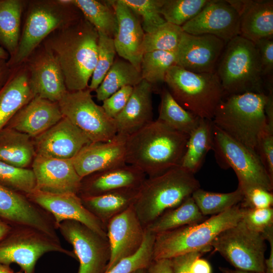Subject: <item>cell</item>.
<instances>
[{"label":"cell","instance_id":"obj_28","mask_svg":"<svg viewBox=\"0 0 273 273\" xmlns=\"http://www.w3.org/2000/svg\"><path fill=\"white\" fill-rule=\"evenodd\" d=\"M35 96L25 63L11 68L7 80L0 88V131Z\"/></svg>","mask_w":273,"mask_h":273},{"label":"cell","instance_id":"obj_45","mask_svg":"<svg viewBox=\"0 0 273 273\" xmlns=\"http://www.w3.org/2000/svg\"><path fill=\"white\" fill-rule=\"evenodd\" d=\"M243 220L251 230L262 234L273 226V208L251 209L243 208Z\"/></svg>","mask_w":273,"mask_h":273},{"label":"cell","instance_id":"obj_56","mask_svg":"<svg viewBox=\"0 0 273 273\" xmlns=\"http://www.w3.org/2000/svg\"><path fill=\"white\" fill-rule=\"evenodd\" d=\"M218 269L221 273H260L253 271L241 270L236 269H234L229 267L222 266L219 267Z\"/></svg>","mask_w":273,"mask_h":273},{"label":"cell","instance_id":"obj_54","mask_svg":"<svg viewBox=\"0 0 273 273\" xmlns=\"http://www.w3.org/2000/svg\"><path fill=\"white\" fill-rule=\"evenodd\" d=\"M11 71L7 60L0 59V88L7 80Z\"/></svg>","mask_w":273,"mask_h":273},{"label":"cell","instance_id":"obj_52","mask_svg":"<svg viewBox=\"0 0 273 273\" xmlns=\"http://www.w3.org/2000/svg\"><path fill=\"white\" fill-rule=\"evenodd\" d=\"M262 235L270 246L269 256L264 262L265 273H273V226L265 230Z\"/></svg>","mask_w":273,"mask_h":273},{"label":"cell","instance_id":"obj_14","mask_svg":"<svg viewBox=\"0 0 273 273\" xmlns=\"http://www.w3.org/2000/svg\"><path fill=\"white\" fill-rule=\"evenodd\" d=\"M0 217L11 226L38 230L59 240L53 216L26 195L0 185Z\"/></svg>","mask_w":273,"mask_h":273},{"label":"cell","instance_id":"obj_23","mask_svg":"<svg viewBox=\"0 0 273 273\" xmlns=\"http://www.w3.org/2000/svg\"><path fill=\"white\" fill-rule=\"evenodd\" d=\"M116 14L118 28L113 38L116 53L141 71L145 32L137 15L121 0L107 1Z\"/></svg>","mask_w":273,"mask_h":273},{"label":"cell","instance_id":"obj_57","mask_svg":"<svg viewBox=\"0 0 273 273\" xmlns=\"http://www.w3.org/2000/svg\"><path fill=\"white\" fill-rule=\"evenodd\" d=\"M10 265L0 263V273H14Z\"/></svg>","mask_w":273,"mask_h":273},{"label":"cell","instance_id":"obj_34","mask_svg":"<svg viewBox=\"0 0 273 273\" xmlns=\"http://www.w3.org/2000/svg\"><path fill=\"white\" fill-rule=\"evenodd\" d=\"M141 71L123 59L117 58L95 90L98 101L103 102L120 88L134 87L142 80Z\"/></svg>","mask_w":273,"mask_h":273},{"label":"cell","instance_id":"obj_39","mask_svg":"<svg viewBox=\"0 0 273 273\" xmlns=\"http://www.w3.org/2000/svg\"><path fill=\"white\" fill-rule=\"evenodd\" d=\"M183 32L181 27L165 22L152 32L145 33L142 46L143 53L157 51H176Z\"/></svg>","mask_w":273,"mask_h":273},{"label":"cell","instance_id":"obj_42","mask_svg":"<svg viewBox=\"0 0 273 273\" xmlns=\"http://www.w3.org/2000/svg\"><path fill=\"white\" fill-rule=\"evenodd\" d=\"M98 56L88 88L95 91L112 65L116 54L113 38L98 32Z\"/></svg>","mask_w":273,"mask_h":273},{"label":"cell","instance_id":"obj_12","mask_svg":"<svg viewBox=\"0 0 273 273\" xmlns=\"http://www.w3.org/2000/svg\"><path fill=\"white\" fill-rule=\"evenodd\" d=\"M91 92L88 88L67 92L58 102L61 112L91 142L110 141L117 133L115 121L95 103Z\"/></svg>","mask_w":273,"mask_h":273},{"label":"cell","instance_id":"obj_1","mask_svg":"<svg viewBox=\"0 0 273 273\" xmlns=\"http://www.w3.org/2000/svg\"><path fill=\"white\" fill-rule=\"evenodd\" d=\"M99 34L83 17L58 28L42 42L58 61L68 92L88 87L98 56Z\"/></svg>","mask_w":273,"mask_h":273},{"label":"cell","instance_id":"obj_48","mask_svg":"<svg viewBox=\"0 0 273 273\" xmlns=\"http://www.w3.org/2000/svg\"><path fill=\"white\" fill-rule=\"evenodd\" d=\"M245 208L259 209L272 207L273 194L271 192L261 188H254L243 194V198L240 203Z\"/></svg>","mask_w":273,"mask_h":273},{"label":"cell","instance_id":"obj_8","mask_svg":"<svg viewBox=\"0 0 273 273\" xmlns=\"http://www.w3.org/2000/svg\"><path fill=\"white\" fill-rule=\"evenodd\" d=\"M164 82L183 108L202 119L212 120L225 96L215 72L198 73L175 65L168 70Z\"/></svg>","mask_w":273,"mask_h":273},{"label":"cell","instance_id":"obj_50","mask_svg":"<svg viewBox=\"0 0 273 273\" xmlns=\"http://www.w3.org/2000/svg\"><path fill=\"white\" fill-rule=\"evenodd\" d=\"M212 248H208L174 257L171 259L173 273H190V266L196 258L201 257L204 253Z\"/></svg>","mask_w":273,"mask_h":273},{"label":"cell","instance_id":"obj_46","mask_svg":"<svg viewBox=\"0 0 273 273\" xmlns=\"http://www.w3.org/2000/svg\"><path fill=\"white\" fill-rule=\"evenodd\" d=\"M259 55L265 84L273 80V39L265 38L254 43Z\"/></svg>","mask_w":273,"mask_h":273},{"label":"cell","instance_id":"obj_3","mask_svg":"<svg viewBox=\"0 0 273 273\" xmlns=\"http://www.w3.org/2000/svg\"><path fill=\"white\" fill-rule=\"evenodd\" d=\"M267 94L248 92L228 95L217 106L213 124L230 137L257 153L259 141L273 131L265 113Z\"/></svg>","mask_w":273,"mask_h":273},{"label":"cell","instance_id":"obj_6","mask_svg":"<svg viewBox=\"0 0 273 273\" xmlns=\"http://www.w3.org/2000/svg\"><path fill=\"white\" fill-rule=\"evenodd\" d=\"M243 214V208L239 204L200 223L155 234L153 260L171 259L212 248L210 245L214 238L242 220Z\"/></svg>","mask_w":273,"mask_h":273},{"label":"cell","instance_id":"obj_40","mask_svg":"<svg viewBox=\"0 0 273 273\" xmlns=\"http://www.w3.org/2000/svg\"><path fill=\"white\" fill-rule=\"evenodd\" d=\"M210 0H164L160 14L166 22L181 27L195 17Z\"/></svg>","mask_w":273,"mask_h":273},{"label":"cell","instance_id":"obj_55","mask_svg":"<svg viewBox=\"0 0 273 273\" xmlns=\"http://www.w3.org/2000/svg\"><path fill=\"white\" fill-rule=\"evenodd\" d=\"M11 229L12 226L0 217V240L8 234Z\"/></svg>","mask_w":273,"mask_h":273},{"label":"cell","instance_id":"obj_25","mask_svg":"<svg viewBox=\"0 0 273 273\" xmlns=\"http://www.w3.org/2000/svg\"><path fill=\"white\" fill-rule=\"evenodd\" d=\"M240 18V35L254 43L273 39L272 0H227Z\"/></svg>","mask_w":273,"mask_h":273},{"label":"cell","instance_id":"obj_51","mask_svg":"<svg viewBox=\"0 0 273 273\" xmlns=\"http://www.w3.org/2000/svg\"><path fill=\"white\" fill-rule=\"evenodd\" d=\"M148 273H173L171 259L153 260L147 267Z\"/></svg>","mask_w":273,"mask_h":273},{"label":"cell","instance_id":"obj_19","mask_svg":"<svg viewBox=\"0 0 273 273\" xmlns=\"http://www.w3.org/2000/svg\"><path fill=\"white\" fill-rule=\"evenodd\" d=\"M106 230L111 254L106 271L139 251L144 240L146 228L132 206L112 218L107 223Z\"/></svg>","mask_w":273,"mask_h":273},{"label":"cell","instance_id":"obj_49","mask_svg":"<svg viewBox=\"0 0 273 273\" xmlns=\"http://www.w3.org/2000/svg\"><path fill=\"white\" fill-rule=\"evenodd\" d=\"M257 153L268 174L273 179V131H268L261 138Z\"/></svg>","mask_w":273,"mask_h":273},{"label":"cell","instance_id":"obj_24","mask_svg":"<svg viewBox=\"0 0 273 273\" xmlns=\"http://www.w3.org/2000/svg\"><path fill=\"white\" fill-rule=\"evenodd\" d=\"M63 117L58 102L35 96L17 111L6 126L33 139L54 125Z\"/></svg>","mask_w":273,"mask_h":273},{"label":"cell","instance_id":"obj_21","mask_svg":"<svg viewBox=\"0 0 273 273\" xmlns=\"http://www.w3.org/2000/svg\"><path fill=\"white\" fill-rule=\"evenodd\" d=\"M32 169L36 179L35 189L54 194H78L82 178L71 159H61L36 155Z\"/></svg>","mask_w":273,"mask_h":273},{"label":"cell","instance_id":"obj_15","mask_svg":"<svg viewBox=\"0 0 273 273\" xmlns=\"http://www.w3.org/2000/svg\"><path fill=\"white\" fill-rule=\"evenodd\" d=\"M24 63L35 96L58 102L68 92L58 61L42 43L31 53Z\"/></svg>","mask_w":273,"mask_h":273},{"label":"cell","instance_id":"obj_2","mask_svg":"<svg viewBox=\"0 0 273 273\" xmlns=\"http://www.w3.org/2000/svg\"><path fill=\"white\" fill-rule=\"evenodd\" d=\"M189 135L153 120L126 137L125 160L150 177L180 166Z\"/></svg>","mask_w":273,"mask_h":273},{"label":"cell","instance_id":"obj_26","mask_svg":"<svg viewBox=\"0 0 273 273\" xmlns=\"http://www.w3.org/2000/svg\"><path fill=\"white\" fill-rule=\"evenodd\" d=\"M147 178L137 167L125 164L82 178L79 197L92 196L126 188H140Z\"/></svg>","mask_w":273,"mask_h":273},{"label":"cell","instance_id":"obj_33","mask_svg":"<svg viewBox=\"0 0 273 273\" xmlns=\"http://www.w3.org/2000/svg\"><path fill=\"white\" fill-rule=\"evenodd\" d=\"M207 219L201 212L192 197L178 206L163 212L146 229L157 234L185 225L198 223Z\"/></svg>","mask_w":273,"mask_h":273},{"label":"cell","instance_id":"obj_32","mask_svg":"<svg viewBox=\"0 0 273 273\" xmlns=\"http://www.w3.org/2000/svg\"><path fill=\"white\" fill-rule=\"evenodd\" d=\"M25 2L0 0V46L10 57L14 55L18 46Z\"/></svg>","mask_w":273,"mask_h":273},{"label":"cell","instance_id":"obj_20","mask_svg":"<svg viewBox=\"0 0 273 273\" xmlns=\"http://www.w3.org/2000/svg\"><path fill=\"white\" fill-rule=\"evenodd\" d=\"M33 141L36 155L61 159H72L91 143L80 129L64 116Z\"/></svg>","mask_w":273,"mask_h":273},{"label":"cell","instance_id":"obj_16","mask_svg":"<svg viewBox=\"0 0 273 273\" xmlns=\"http://www.w3.org/2000/svg\"><path fill=\"white\" fill-rule=\"evenodd\" d=\"M181 28L191 34L214 35L226 43L240 35L239 15L227 0H210L195 17L183 25Z\"/></svg>","mask_w":273,"mask_h":273},{"label":"cell","instance_id":"obj_60","mask_svg":"<svg viewBox=\"0 0 273 273\" xmlns=\"http://www.w3.org/2000/svg\"><path fill=\"white\" fill-rule=\"evenodd\" d=\"M14 273H23V272L21 270L19 271L14 272Z\"/></svg>","mask_w":273,"mask_h":273},{"label":"cell","instance_id":"obj_47","mask_svg":"<svg viewBox=\"0 0 273 273\" xmlns=\"http://www.w3.org/2000/svg\"><path fill=\"white\" fill-rule=\"evenodd\" d=\"M133 87L126 86L104 100L102 107L106 113L115 119L123 110L132 92Z\"/></svg>","mask_w":273,"mask_h":273},{"label":"cell","instance_id":"obj_7","mask_svg":"<svg viewBox=\"0 0 273 273\" xmlns=\"http://www.w3.org/2000/svg\"><path fill=\"white\" fill-rule=\"evenodd\" d=\"M215 73L224 95L264 93L259 55L255 44L238 35L228 42Z\"/></svg>","mask_w":273,"mask_h":273},{"label":"cell","instance_id":"obj_13","mask_svg":"<svg viewBox=\"0 0 273 273\" xmlns=\"http://www.w3.org/2000/svg\"><path fill=\"white\" fill-rule=\"evenodd\" d=\"M57 230L73 247L79 262L77 273H105L111 254L107 238L72 220L62 221Z\"/></svg>","mask_w":273,"mask_h":273},{"label":"cell","instance_id":"obj_27","mask_svg":"<svg viewBox=\"0 0 273 273\" xmlns=\"http://www.w3.org/2000/svg\"><path fill=\"white\" fill-rule=\"evenodd\" d=\"M153 86L144 79L133 87L126 106L114 119L117 134L127 137L153 121Z\"/></svg>","mask_w":273,"mask_h":273},{"label":"cell","instance_id":"obj_31","mask_svg":"<svg viewBox=\"0 0 273 273\" xmlns=\"http://www.w3.org/2000/svg\"><path fill=\"white\" fill-rule=\"evenodd\" d=\"M213 124L211 120L201 118L189 134L180 166L192 173L201 167L208 152L213 146Z\"/></svg>","mask_w":273,"mask_h":273},{"label":"cell","instance_id":"obj_35","mask_svg":"<svg viewBox=\"0 0 273 273\" xmlns=\"http://www.w3.org/2000/svg\"><path fill=\"white\" fill-rule=\"evenodd\" d=\"M160 100L157 119L176 131L189 135L201 118L183 108L167 88L161 90Z\"/></svg>","mask_w":273,"mask_h":273},{"label":"cell","instance_id":"obj_10","mask_svg":"<svg viewBox=\"0 0 273 273\" xmlns=\"http://www.w3.org/2000/svg\"><path fill=\"white\" fill-rule=\"evenodd\" d=\"M58 252L76 258L64 248L60 240L33 228L12 226L0 240V263L18 264L23 273H34L37 260L44 254Z\"/></svg>","mask_w":273,"mask_h":273},{"label":"cell","instance_id":"obj_30","mask_svg":"<svg viewBox=\"0 0 273 273\" xmlns=\"http://www.w3.org/2000/svg\"><path fill=\"white\" fill-rule=\"evenodd\" d=\"M35 155L33 141L28 135L7 126L0 131V161L27 168Z\"/></svg>","mask_w":273,"mask_h":273},{"label":"cell","instance_id":"obj_22","mask_svg":"<svg viewBox=\"0 0 273 273\" xmlns=\"http://www.w3.org/2000/svg\"><path fill=\"white\" fill-rule=\"evenodd\" d=\"M126 137L117 134L106 142H91L72 159L74 168L83 178L94 173L126 164Z\"/></svg>","mask_w":273,"mask_h":273},{"label":"cell","instance_id":"obj_36","mask_svg":"<svg viewBox=\"0 0 273 273\" xmlns=\"http://www.w3.org/2000/svg\"><path fill=\"white\" fill-rule=\"evenodd\" d=\"M73 4L98 32L114 37L118 28L117 19L107 1L73 0Z\"/></svg>","mask_w":273,"mask_h":273},{"label":"cell","instance_id":"obj_5","mask_svg":"<svg viewBox=\"0 0 273 273\" xmlns=\"http://www.w3.org/2000/svg\"><path fill=\"white\" fill-rule=\"evenodd\" d=\"M200 188L194 174L181 166L158 175L147 177L133 205L142 225L146 228L166 210L174 208Z\"/></svg>","mask_w":273,"mask_h":273},{"label":"cell","instance_id":"obj_38","mask_svg":"<svg viewBox=\"0 0 273 273\" xmlns=\"http://www.w3.org/2000/svg\"><path fill=\"white\" fill-rule=\"evenodd\" d=\"M176 64V51H157L145 53L141 65L142 79L153 86L164 82L168 70Z\"/></svg>","mask_w":273,"mask_h":273},{"label":"cell","instance_id":"obj_53","mask_svg":"<svg viewBox=\"0 0 273 273\" xmlns=\"http://www.w3.org/2000/svg\"><path fill=\"white\" fill-rule=\"evenodd\" d=\"M190 273H212L211 266L207 260L199 257L192 263Z\"/></svg>","mask_w":273,"mask_h":273},{"label":"cell","instance_id":"obj_37","mask_svg":"<svg viewBox=\"0 0 273 273\" xmlns=\"http://www.w3.org/2000/svg\"><path fill=\"white\" fill-rule=\"evenodd\" d=\"M198 208L204 216L214 215L239 204L243 198L242 191L237 189L229 193H216L199 188L192 195Z\"/></svg>","mask_w":273,"mask_h":273},{"label":"cell","instance_id":"obj_29","mask_svg":"<svg viewBox=\"0 0 273 273\" xmlns=\"http://www.w3.org/2000/svg\"><path fill=\"white\" fill-rule=\"evenodd\" d=\"M139 190V188H126L80 197L83 206L106 228L112 218L134 205Z\"/></svg>","mask_w":273,"mask_h":273},{"label":"cell","instance_id":"obj_18","mask_svg":"<svg viewBox=\"0 0 273 273\" xmlns=\"http://www.w3.org/2000/svg\"><path fill=\"white\" fill-rule=\"evenodd\" d=\"M225 44L214 35L184 31L176 51V65L198 73L215 72Z\"/></svg>","mask_w":273,"mask_h":273},{"label":"cell","instance_id":"obj_11","mask_svg":"<svg viewBox=\"0 0 273 273\" xmlns=\"http://www.w3.org/2000/svg\"><path fill=\"white\" fill-rule=\"evenodd\" d=\"M265 242L262 234L242 219L218 234L210 246L235 269L265 273Z\"/></svg>","mask_w":273,"mask_h":273},{"label":"cell","instance_id":"obj_17","mask_svg":"<svg viewBox=\"0 0 273 273\" xmlns=\"http://www.w3.org/2000/svg\"><path fill=\"white\" fill-rule=\"evenodd\" d=\"M26 195L53 216L57 229L63 221L75 220L107 238L106 226L83 206L78 195L50 193L35 189Z\"/></svg>","mask_w":273,"mask_h":273},{"label":"cell","instance_id":"obj_59","mask_svg":"<svg viewBox=\"0 0 273 273\" xmlns=\"http://www.w3.org/2000/svg\"><path fill=\"white\" fill-rule=\"evenodd\" d=\"M132 273H148L147 268H141L133 271Z\"/></svg>","mask_w":273,"mask_h":273},{"label":"cell","instance_id":"obj_4","mask_svg":"<svg viewBox=\"0 0 273 273\" xmlns=\"http://www.w3.org/2000/svg\"><path fill=\"white\" fill-rule=\"evenodd\" d=\"M82 17L73 0L26 1L21 36L15 53L7 60L9 67L23 64L50 33Z\"/></svg>","mask_w":273,"mask_h":273},{"label":"cell","instance_id":"obj_9","mask_svg":"<svg viewBox=\"0 0 273 273\" xmlns=\"http://www.w3.org/2000/svg\"><path fill=\"white\" fill-rule=\"evenodd\" d=\"M213 132L212 150L216 161L222 168L233 169L238 178V188L243 194L254 188L272 191L273 179L256 152L236 141L214 124Z\"/></svg>","mask_w":273,"mask_h":273},{"label":"cell","instance_id":"obj_44","mask_svg":"<svg viewBox=\"0 0 273 273\" xmlns=\"http://www.w3.org/2000/svg\"><path fill=\"white\" fill-rule=\"evenodd\" d=\"M137 16L142 18L145 33H150L166 22L160 14L164 0H121Z\"/></svg>","mask_w":273,"mask_h":273},{"label":"cell","instance_id":"obj_43","mask_svg":"<svg viewBox=\"0 0 273 273\" xmlns=\"http://www.w3.org/2000/svg\"><path fill=\"white\" fill-rule=\"evenodd\" d=\"M155 234L146 229L143 243L134 255L125 258L105 273H132L141 268H147L153 260Z\"/></svg>","mask_w":273,"mask_h":273},{"label":"cell","instance_id":"obj_58","mask_svg":"<svg viewBox=\"0 0 273 273\" xmlns=\"http://www.w3.org/2000/svg\"><path fill=\"white\" fill-rule=\"evenodd\" d=\"M9 57L10 56L8 53L0 46V59L8 60Z\"/></svg>","mask_w":273,"mask_h":273},{"label":"cell","instance_id":"obj_41","mask_svg":"<svg viewBox=\"0 0 273 273\" xmlns=\"http://www.w3.org/2000/svg\"><path fill=\"white\" fill-rule=\"evenodd\" d=\"M0 185L27 195L36 188L32 169L16 167L0 161Z\"/></svg>","mask_w":273,"mask_h":273}]
</instances>
